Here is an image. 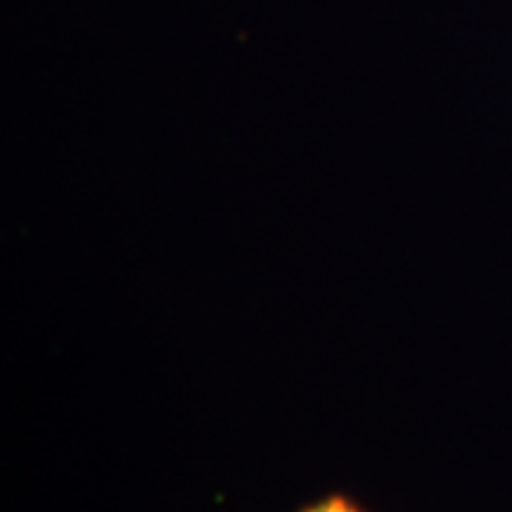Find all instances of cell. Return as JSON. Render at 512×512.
Returning <instances> with one entry per match:
<instances>
[{
    "instance_id": "obj_1",
    "label": "cell",
    "mask_w": 512,
    "mask_h": 512,
    "mask_svg": "<svg viewBox=\"0 0 512 512\" xmlns=\"http://www.w3.org/2000/svg\"><path fill=\"white\" fill-rule=\"evenodd\" d=\"M309 512H356L351 508L349 503H344L342 498H332V501H325L323 505H318V508H313Z\"/></svg>"
}]
</instances>
